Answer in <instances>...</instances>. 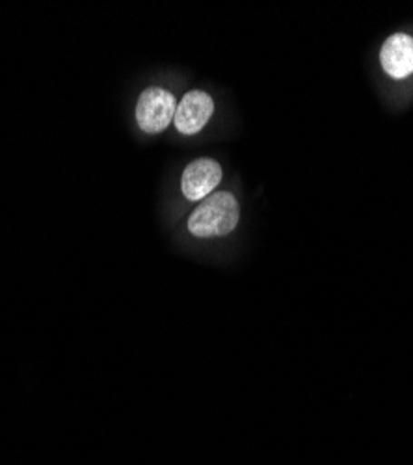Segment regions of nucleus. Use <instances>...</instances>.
<instances>
[{
    "instance_id": "obj_4",
    "label": "nucleus",
    "mask_w": 413,
    "mask_h": 465,
    "mask_svg": "<svg viewBox=\"0 0 413 465\" xmlns=\"http://www.w3.org/2000/svg\"><path fill=\"white\" fill-rule=\"evenodd\" d=\"M221 177H223V172L216 161L198 159L186 166L182 179H181V190H182L186 200H191V202L205 200L220 184Z\"/></svg>"
},
{
    "instance_id": "obj_2",
    "label": "nucleus",
    "mask_w": 413,
    "mask_h": 465,
    "mask_svg": "<svg viewBox=\"0 0 413 465\" xmlns=\"http://www.w3.org/2000/svg\"><path fill=\"white\" fill-rule=\"evenodd\" d=\"M175 97L162 88H147L136 104V122L147 134L162 133L175 118Z\"/></svg>"
},
{
    "instance_id": "obj_3",
    "label": "nucleus",
    "mask_w": 413,
    "mask_h": 465,
    "mask_svg": "<svg viewBox=\"0 0 413 465\" xmlns=\"http://www.w3.org/2000/svg\"><path fill=\"white\" fill-rule=\"evenodd\" d=\"M212 112H214V101L209 94L198 92V90L189 92L177 104L175 118H173L175 129L181 134L192 136L209 124Z\"/></svg>"
},
{
    "instance_id": "obj_1",
    "label": "nucleus",
    "mask_w": 413,
    "mask_h": 465,
    "mask_svg": "<svg viewBox=\"0 0 413 465\" xmlns=\"http://www.w3.org/2000/svg\"><path fill=\"white\" fill-rule=\"evenodd\" d=\"M239 203L231 192H214L205 198L189 218V231L194 237L211 239L231 232L239 223Z\"/></svg>"
},
{
    "instance_id": "obj_5",
    "label": "nucleus",
    "mask_w": 413,
    "mask_h": 465,
    "mask_svg": "<svg viewBox=\"0 0 413 465\" xmlns=\"http://www.w3.org/2000/svg\"><path fill=\"white\" fill-rule=\"evenodd\" d=\"M380 62L393 79H406L413 73V37L408 34L388 37L380 51Z\"/></svg>"
}]
</instances>
